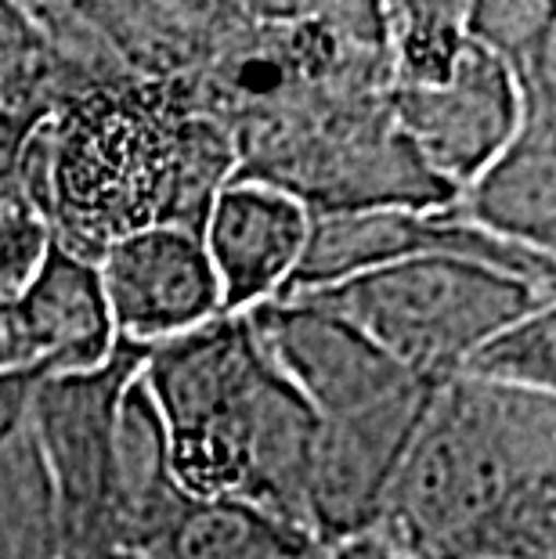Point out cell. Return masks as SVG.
Here are the masks:
<instances>
[{
    "label": "cell",
    "mask_w": 556,
    "mask_h": 559,
    "mask_svg": "<svg viewBox=\"0 0 556 559\" xmlns=\"http://www.w3.org/2000/svg\"><path fill=\"white\" fill-rule=\"evenodd\" d=\"M22 148L26 134L19 120L0 109V300H11L26 285L51 242V228L26 181Z\"/></svg>",
    "instance_id": "obj_16"
},
{
    "label": "cell",
    "mask_w": 556,
    "mask_h": 559,
    "mask_svg": "<svg viewBox=\"0 0 556 559\" xmlns=\"http://www.w3.org/2000/svg\"><path fill=\"white\" fill-rule=\"evenodd\" d=\"M300 296L333 311L405 372L441 383L495 332L542 304L549 285L466 257H416Z\"/></svg>",
    "instance_id": "obj_3"
},
{
    "label": "cell",
    "mask_w": 556,
    "mask_h": 559,
    "mask_svg": "<svg viewBox=\"0 0 556 559\" xmlns=\"http://www.w3.org/2000/svg\"><path fill=\"white\" fill-rule=\"evenodd\" d=\"M141 368V365H138ZM185 491L174 480L170 448L159 412L134 372L113 426L109 506H105V552L141 556L181 509Z\"/></svg>",
    "instance_id": "obj_13"
},
{
    "label": "cell",
    "mask_w": 556,
    "mask_h": 559,
    "mask_svg": "<svg viewBox=\"0 0 556 559\" xmlns=\"http://www.w3.org/2000/svg\"><path fill=\"white\" fill-rule=\"evenodd\" d=\"M98 559H141V556H134V552H105Z\"/></svg>",
    "instance_id": "obj_22"
},
{
    "label": "cell",
    "mask_w": 556,
    "mask_h": 559,
    "mask_svg": "<svg viewBox=\"0 0 556 559\" xmlns=\"http://www.w3.org/2000/svg\"><path fill=\"white\" fill-rule=\"evenodd\" d=\"M145 350L120 343L102 368L37 379L29 397V433L51 484L66 559H98L105 549L113 426L127 383Z\"/></svg>",
    "instance_id": "obj_4"
},
{
    "label": "cell",
    "mask_w": 556,
    "mask_h": 559,
    "mask_svg": "<svg viewBox=\"0 0 556 559\" xmlns=\"http://www.w3.org/2000/svg\"><path fill=\"white\" fill-rule=\"evenodd\" d=\"M372 531L409 559H556V394L441 379Z\"/></svg>",
    "instance_id": "obj_1"
},
{
    "label": "cell",
    "mask_w": 556,
    "mask_h": 559,
    "mask_svg": "<svg viewBox=\"0 0 556 559\" xmlns=\"http://www.w3.org/2000/svg\"><path fill=\"white\" fill-rule=\"evenodd\" d=\"M0 376H4V361H0Z\"/></svg>",
    "instance_id": "obj_23"
},
{
    "label": "cell",
    "mask_w": 556,
    "mask_h": 559,
    "mask_svg": "<svg viewBox=\"0 0 556 559\" xmlns=\"http://www.w3.org/2000/svg\"><path fill=\"white\" fill-rule=\"evenodd\" d=\"M553 91H520V123L470 185V224L495 239L553 257L556 246V116Z\"/></svg>",
    "instance_id": "obj_12"
},
{
    "label": "cell",
    "mask_w": 556,
    "mask_h": 559,
    "mask_svg": "<svg viewBox=\"0 0 556 559\" xmlns=\"http://www.w3.org/2000/svg\"><path fill=\"white\" fill-rule=\"evenodd\" d=\"M37 76V44L8 0H0V109L11 112L8 105L19 102V91H26Z\"/></svg>",
    "instance_id": "obj_20"
},
{
    "label": "cell",
    "mask_w": 556,
    "mask_h": 559,
    "mask_svg": "<svg viewBox=\"0 0 556 559\" xmlns=\"http://www.w3.org/2000/svg\"><path fill=\"white\" fill-rule=\"evenodd\" d=\"M398 134L437 185H473L520 123V91L510 66L470 37L452 69L430 87H398Z\"/></svg>",
    "instance_id": "obj_7"
},
{
    "label": "cell",
    "mask_w": 556,
    "mask_h": 559,
    "mask_svg": "<svg viewBox=\"0 0 556 559\" xmlns=\"http://www.w3.org/2000/svg\"><path fill=\"white\" fill-rule=\"evenodd\" d=\"M62 523L26 426L0 448V559H62Z\"/></svg>",
    "instance_id": "obj_15"
},
{
    "label": "cell",
    "mask_w": 556,
    "mask_h": 559,
    "mask_svg": "<svg viewBox=\"0 0 556 559\" xmlns=\"http://www.w3.org/2000/svg\"><path fill=\"white\" fill-rule=\"evenodd\" d=\"M138 376L188 498H242L311 534L304 491L315 412L268 361L246 314L145 350Z\"/></svg>",
    "instance_id": "obj_2"
},
{
    "label": "cell",
    "mask_w": 556,
    "mask_h": 559,
    "mask_svg": "<svg viewBox=\"0 0 556 559\" xmlns=\"http://www.w3.org/2000/svg\"><path fill=\"white\" fill-rule=\"evenodd\" d=\"M416 257H466L481 264L502 267L510 275L531 278L553 289V257L510 246L481 231L466 217L452 213H416L394 206L369 210H329L311 221L304 260L289 293L322 289L362 271L401 264Z\"/></svg>",
    "instance_id": "obj_5"
},
{
    "label": "cell",
    "mask_w": 556,
    "mask_h": 559,
    "mask_svg": "<svg viewBox=\"0 0 556 559\" xmlns=\"http://www.w3.org/2000/svg\"><path fill=\"white\" fill-rule=\"evenodd\" d=\"M383 19L398 40L401 87L441 83L466 40V0H383Z\"/></svg>",
    "instance_id": "obj_19"
},
{
    "label": "cell",
    "mask_w": 556,
    "mask_h": 559,
    "mask_svg": "<svg viewBox=\"0 0 556 559\" xmlns=\"http://www.w3.org/2000/svg\"><path fill=\"white\" fill-rule=\"evenodd\" d=\"M456 376L492 386L556 394V307L542 304L484 340Z\"/></svg>",
    "instance_id": "obj_18"
},
{
    "label": "cell",
    "mask_w": 556,
    "mask_h": 559,
    "mask_svg": "<svg viewBox=\"0 0 556 559\" xmlns=\"http://www.w3.org/2000/svg\"><path fill=\"white\" fill-rule=\"evenodd\" d=\"M246 321L268 361L304 397L315 419H340L419 383V376L390 361L358 329L300 293L257 307Z\"/></svg>",
    "instance_id": "obj_10"
},
{
    "label": "cell",
    "mask_w": 556,
    "mask_h": 559,
    "mask_svg": "<svg viewBox=\"0 0 556 559\" xmlns=\"http://www.w3.org/2000/svg\"><path fill=\"white\" fill-rule=\"evenodd\" d=\"M318 542L242 498H185L141 559H307Z\"/></svg>",
    "instance_id": "obj_14"
},
{
    "label": "cell",
    "mask_w": 556,
    "mask_h": 559,
    "mask_svg": "<svg viewBox=\"0 0 556 559\" xmlns=\"http://www.w3.org/2000/svg\"><path fill=\"white\" fill-rule=\"evenodd\" d=\"M62 559H66V556H62Z\"/></svg>",
    "instance_id": "obj_24"
},
{
    "label": "cell",
    "mask_w": 556,
    "mask_h": 559,
    "mask_svg": "<svg viewBox=\"0 0 556 559\" xmlns=\"http://www.w3.org/2000/svg\"><path fill=\"white\" fill-rule=\"evenodd\" d=\"M116 340L98 264L62 242H47L26 285L0 300V361L4 372L51 379L102 368Z\"/></svg>",
    "instance_id": "obj_9"
},
{
    "label": "cell",
    "mask_w": 556,
    "mask_h": 559,
    "mask_svg": "<svg viewBox=\"0 0 556 559\" xmlns=\"http://www.w3.org/2000/svg\"><path fill=\"white\" fill-rule=\"evenodd\" d=\"M315 213L282 185L235 181L210 199L199 239L210 257L224 314H250L289 293L311 239Z\"/></svg>",
    "instance_id": "obj_11"
},
{
    "label": "cell",
    "mask_w": 556,
    "mask_h": 559,
    "mask_svg": "<svg viewBox=\"0 0 556 559\" xmlns=\"http://www.w3.org/2000/svg\"><path fill=\"white\" fill-rule=\"evenodd\" d=\"M470 40L499 55L517 87L553 83V0H470Z\"/></svg>",
    "instance_id": "obj_17"
},
{
    "label": "cell",
    "mask_w": 556,
    "mask_h": 559,
    "mask_svg": "<svg viewBox=\"0 0 556 559\" xmlns=\"http://www.w3.org/2000/svg\"><path fill=\"white\" fill-rule=\"evenodd\" d=\"M311 559H409V556L398 552L394 545L383 542L376 531H365L333 545H318V552Z\"/></svg>",
    "instance_id": "obj_21"
},
{
    "label": "cell",
    "mask_w": 556,
    "mask_h": 559,
    "mask_svg": "<svg viewBox=\"0 0 556 559\" xmlns=\"http://www.w3.org/2000/svg\"><path fill=\"white\" fill-rule=\"evenodd\" d=\"M437 383H412L398 394L340 419H315L307 462V527L318 545L365 534L380 523L412 433Z\"/></svg>",
    "instance_id": "obj_6"
},
{
    "label": "cell",
    "mask_w": 556,
    "mask_h": 559,
    "mask_svg": "<svg viewBox=\"0 0 556 559\" xmlns=\"http://www.w3.org/2000/svg\"><path fill=\"white\" fill-rule=\"evenodd\" d=\"M94 264L116 340L134 350H152L224 314L203 239L181 224L127 231L105 246Z\"/></svg>",
    "instance_id": "obj_8"
}]
</instances>
